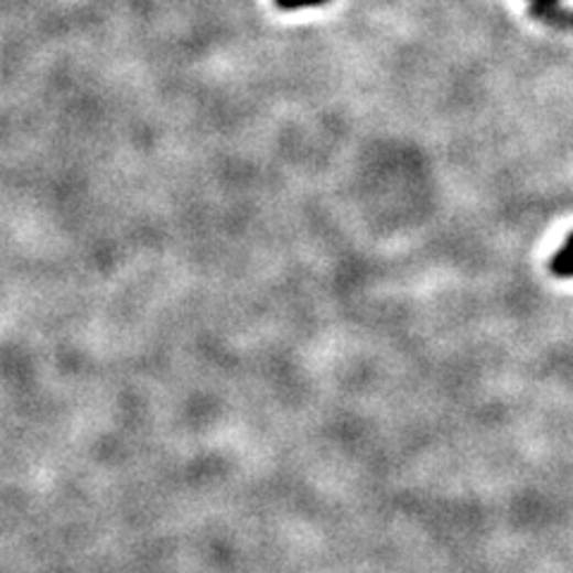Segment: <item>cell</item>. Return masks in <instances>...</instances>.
<instances>
[{"instance_id": "6da1fadb", "label": "cell", "mask_w": 573, "mask_h": 573, "mask_svg": "<svg viewBox=\"0 0 573 573\" xmlns=\"http://www.w3.org/2000/svg\"><path fill=\"white\" fill-rule=\"evenodd\" d=\"M530 14L536 20L550 24L554 29H573V12L571 10H559V8H542V6H530Z\"/></svg>"}, {"instance_id": "7a4b0ae2", "label": "cell", "mask_w": 573, "mask_h": 573, "mask_svg": "<svg viewBox=\"0 0 573 573\" xmlns=\"http://www.w3.org/2000/svg\"><path fill=\"white\" fill-rule=\"evenodd\" d=\"M550 272L554 278H573V256L566 251H559L552 256Z\"/></svg>"}, {"instance_id": "3957f363", "label": "cell", "mask_w": 573, "mask_h": 573, "mask_svg": "<svg viewBox=\"0 0 573 573\" xmlns=\"http://www.w3.org/2000/svg\"><path fill=\"white\" fill-rule=\"evenodd\" d=\"M327 0H275V6L280 10H301V8H318V6H325Z\"/></svg>"}, {"instance_id": "277c9868", "label": "cell", "mask_w": 573, "mask_h": 573, "mask_svg": "<svg viewBox=\"0 0 573 573\" xmlns=\"http://www.w3.org/2000/svg\"><path fill=\"white\" fill-rule=\"evenodd\" d=\"M530 6H542V8H556L559 0H530Z\"/></svg>"}, {"instance_id": "5b68a950", "label": "cell", "mask_w": 573, "mask_h": 573, "mask_svg": "<svg viewBox=\"0 0 573 573\" xmlns=\"http://www.w3.org/2000/svg\"><path fill=\"white\" fill-rule=\"evenodd\" d=\"M562 251H566V253H571L573 256V233L566 237V244L562 247Z\"/></svg>"}]
</instances>
